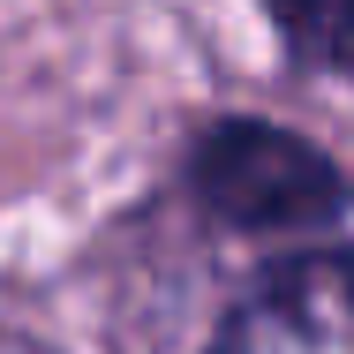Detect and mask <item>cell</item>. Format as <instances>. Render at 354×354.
Masks as SVG:
<instances>
[{
  "label": "cell",
  "instance_id": "6da1fadb",
  "mask_svg": "<svg viewBox=\"0 0 354 354\" xmlns=\"http://www.w3.org/2000/svg\"><path fill=\"white\" fill-rule=\"evenodd\" d=\"M189 181L226 226H249V234H301L347 212V174L317 143L264 121H218L196 143Z\"/></svg>",
  "mask_w": 354,
  "mask_h": 354
},
{
  "label": "cell",
  "instance_id": "3957f363",
  "mask_svg": "<svg viewBox=\"0 0 354 354\" xmlns=\"http://www.w3.org/2000/svg\"><path fill=\"white\" fill-rule=\"evenodd\" d=\"M279 30L309 68H354V0H339V8H286Z\"/></svg>",
  "mask_w": 354,
  "mask_h": 354
},
{
  "label": "cell",
  "instance_id": "7a4b0ae2",
  "mask_svg": "<svg viewBox=\"0 0 354 354\" xmlns=\"http://www.w3.org/2000/svg\"><path fill=\"white\" fill-rule=\"evenodd\" d=\"M212 354H354V257L301 249L234 301Z\"/></svg>",
  "mask_w": 354,
  "mask_h": 354
}]
</instances>
